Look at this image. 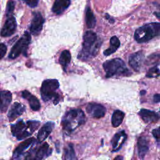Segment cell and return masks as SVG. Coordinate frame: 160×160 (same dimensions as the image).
<instances>
[{
    "label": "cell",
    "instance_id": "6da1fadb",
    "mask_svg": "<svg viewBox=\"0 0 160 160\" xmlns=\"http://www.w3.org/2000/svg\"><path fill=\"white\" fill-rule=\"evenodd\" d=\"M97 34L92 31H87L83 37L82 49L79 52L78 58L87 60L96 55L101 46Z\"/></svg>",
    "mask_w": 160,
    "mask_h": 160
},
{
    "label": "cell",
    "instance_id": "7a4b0ae2",
    "mask_svg": "<svg viewBox=\"0 0 160 160\" xmlns=\"http://www.w3.org/2000/svg\"><path fill=\"white\" fill-rule=\"evenodd\" d=\"M85 122V115L79 109H72L67 111L61 121L64 130L71 132Z\"/></svg>",
    "mask_w": 160,
    "mask_h": 160
},
{
    "label": "cell",
    "instance_id": "3957f363",
    "mask_svg": "<svg viewBox=\"0 0 160 160\" xmlns=\"http://www.w3.org/2000/svg\"><path fill=\"white\" fill-rule=\"evenodd\" d=\"M40 122L38 121H28L25 123L22 119L11 125V132L18 140H22L31 136L39 127Z\"/></svg>",
    "mask_w": 160,
    "mask_h": 160
},
{
    "label": "cell",
    "instance_id": "277c9868",
    "mask_svg": "<svg viewBox=\"0 0 160 160\" xmlns=\"http://www.w3.org/2000/svg\"><path fill=\"white\" fill-rule=\"evenodd\" d=\"M106 77L110 78L116 76H128L131 72L127 68L124 62L120 58H115L104 62L102 64Z\"/></svg>",
    "mask_w": 160,
    "mask_h": 160
},
{
    "label": "cell",
    "instance_id": "5b68a950",
    "mask_svg": "<svg viewBox=\"0 0 160 160\" xmlns=\"http://www.w3.org/2000/svg\"><path fill=\"white\" fill-rule=\"evenodd\" d=\"M159 22H151L137 29L134 32V39L139 43L146 42L159 36Z\"/></svg>",
    "mask_w": 160,
    "mask_h": 160
},
{
    "label": "cell",
    "instance_id": "8992f818",
    "mask_svg": "<svg viewBox=\"0 0 160 160\" xmlns=\"http://www.w3.org/2000/svg\"><path fill=\"white\" fill-rule=\"evenodd\" d=\"M59 83L57 79H51L44 81L41 88V94L44 102L52 101L54 104H57L59 101V96L56 92L59 88Z\"/></svg>",
    "mask_w": 160,
    "mask_h": 160
},
{
    "label": "cell",
    "instance_id": "52a82bcc",
    "mask_svg": "<svg viewBox=\"0 0 160 160\" xmlns=\"http://www.w3.org/2000/svg\"><path fill=\"white\" fill-rule=\"evenodd\" d=\"M31 40V38L30 34L27 31L24 32L23 36L13 46L9 54V58L10 59H15L22 52H26Z\"/></svg>",
    "mask_w": 160,
    "mask_h": 160
},
{
    "label": "cell",
    "instance_id": "ba28073f",
    "mask_svg": "<svg viewBox=\"0 0 160 160\" xmlns=\"http://www.w3.org/2000/svg\"><path fill=\"white\" fill-rule=\"evenodd\" d=\"M49 151V144L44 142L41 146L31 150L26 156L24 160H42Z\"/></svg>",
    "mask_w": 160,
    "mask_h": 160
},
{
    "label": "cell",
    "instance_id": "9c48e42d",
    "mask_svg": "<svg viewBox=\"0 0 160 160\" xmlns=\"http://www.w3.org/2000/svg\"><path fill=\"white\" fill-rule=\"evenodd\" d=\"M86 111L90 116L96 119L102 118L106 112L104 106L96 102L89 103L86 108Z\"/></svg>",
    "mask_w": 160,
    "mask_h": 160
},
{
    "label": "cell",
    "instance_id": "30bf717a",
    "mask_svg": "<svg viewBox=\"0 0 160 160\" xmlns=\"http://www.w3.org/2000/svg\"><path fill=\"white\" fill-rule=\"evenodd\" d=\"M44 19L39 12H33V18L31 21L29 30L32 34H38L42 29Z\"/></svg>",
    "mask_w": 160,
    "mask_h": 160
},
{
    "label": "cell",
    "instance_id": "8fae6325",
    "mask_svg": "<svg viewBox=\"0 0 160 160\" xmlns=\"http://www.w3.org/2000/svg\"><path fill=\"white\" fill-rule=\"evenodd\" d=\"M16 21L14 16L9 17L6 21L1 31V35L2 37H9L12 35L16 29Z\"/></svg>",
    "mask_w": 160,
    "mask_h": 160
},
{
    "label": "cell",
    "instance_id": "7c38bea8",
    "mask_svg": "<svg viewBox=\"0 0 160 160\" xmlns=\"http://www.w3.org/2000/svg\"><path fill=\"white\" fill-rule=\"evenodd\" d=\"M144 59L143 51H138L131 54L129 58V64L132 69L139 71L142 65Z\"/></svg>",
    "mask_w": 160,
    "mask_h": 160
},
{
    "label": "cell",
    "instance_id": "4fadbf2b",
    "mask_svg": "<svg viewBox=\"0 0 160 160\" xmlns=\"http://www.w3.org/2000/svg\"><path fill=\"white\" fill-rule=\"evenodd\" d=\"M127 139V134L125 131L122 130L119 131L116 134H114L112 140H111V144L112 147V152L118 151Z\"/></svg>",
    "mask_w": 160,
    "mask_h": 160
},
{
    "label": "cell",
    "instance_id": "5bb4252c",
    "mask_svg": "<svg viewBox=\"0 0 160 160\" xmlns=\"http://www.w3.org/2000/svg\"><path fill=\"white\" fill-rule=\"evenodd\" d=\"M138 114L146 123H156L159 119V114L156 112L146 109H141Z\"/></svg>",
    "mask_w": 160,
    "mask_h": 160
},
{
    "label": "cell",
    "instance_id": "9a60e30c",
    "mask_svg": "<svg viewBox=\"0 0 160 160\" xmlns=\"http://www.w3.org/2000/svg\"><path fill=\"white\" fill-rule=\"evenodd\" d=\"M25 106L18 102H14L8 113V117L9 121H13L18 116H21L25 111Z\"/></svg>",
    "mask_w": 160,
    "mask_h": 160
},
{
    "label": "cell",
    "instance_id": "2e32d148",
    "mask_svg": "<svg viewBox=\"0 0 160 160\" xmlns=\"http://www.w3.org/2000/svg\"><path fill=\"white\" fill-rule=\"evenodd\" d=\"M54 123L53 122H47L45 123L39 130L38 133V140L39 142H43L52 132L54 127Z\"/></svg>",
    "mask_w": 160,
    "mask_h": 160
},
{
    "label": "cell",
    "instance_id": "e0dca14e",
    "mask_svg": "<svg viewBox=\"0 0 160 160\" xmlns=\"http://www.w3.org/2000/svg\"><path fill=\"white\" fill-rule=\"evenodd\" d=\"M137 146L139 158L141 159H143L149 148V141L147 138L144 136L139 137L138 140Z\"/></svg>",
    "mask_w": 160,
    "mask_h": 160
},
{
    "label": "cell",
    "instance_id": "ac0fdd59",
    "mask_svg": "<svg viewBox=\"0 0 160 160\" xmlns=\"http://www.w3.org/2000/svg\"><path fill=\"white\" fill-rule=\"evenodd\" d=\"M12 100V94L9 91H0V111L4 112Z\"/></svg>",
    "mask_w": 160,
    "mask_h": 160
},
{
    "label": "cell",
    "instance_id": "d6986e66",
    "mask_svg": "<svg viewBox=\"0 0 160 160\" xmlns=\"http://www.w3.org/2000/svg\"><path fill=\"white\" fill-rule=\"evenodd\" d=\"M22 97L24 99H26L29 104L31 108L33 111H38L41 108V104L38 99L31 94L28 91L24 90L22 92Z\"/></svg>",
    "mask_w": 160,
    "mask_h": 160
},
{
    "label": "cell",
    "instance_id": "ffe728a7",
    "mask_svg": "<svg viewBox=\"0 0 160 160\" xmlns=\"http://www.w3.org/2000/svg\"><path fill=\"white\" fill-rule=\"evenodd\" d=\"M34 141H35V139L34 138H30L24 140L21 143H20L19 146L14 151L13 158H18L20 156H21L24 153L25 150L27 149L31 144H33Z\"/></svg>",
    "mask_w": 160,
    "mask_h": 160
},
{
    "label": "cell",
    "instance_id": "44dd1931",
    "mask_svg": "<svg viewBox=\"0 0 160 160\" xmlns=\"http://www.w3.org/2000/svg\"><path fill=\"white\" fill-rule=\"evenodd\" d=\"M70 3L71 0H55L52 11L56 14H60L69 7Z\"/></svg>",
    "mask_w": 160,
    "mask_h": 160
},
{
    "label": "cell",
    "instance_id": "7402d4cb",
    "mask_svg": "<svg viewBox=\"0 0 160 160\" xmlns=\"http://www.w3.org/2000/svg\"><path fill=\"white\" fill-rule=\"evenodd\" d=\"M125 114L120 110H115L112 115L111 123L113 127H118L122 122Z\"/></svg>",
    "mask_w": 160,
    "mask_h": 160
},
{
    "label": "cell",
    "instance_id": "603a6c76",
    "mask_svg": "<svg viewBox=\"0 0 160 160\" xmlns=\"http://www.w3.org/2000/svg\"><path fill=\"white\" fill-rule=\"evenodd\" d=\"M110 45L111 46L109 48L104 51V54L105 56H109L112 54L118 49V48L120 46V41L119 39L115 36H112L110 39Z\"/></svg>",
    "mask_w": 160,
    "mask_h": 160
},
{
    "label": "cell",
    "instance_id": "cb8c5ba5",
    "mask_svg": "<svg viewBox=\"0 0 160 160\" xmlns=\"http://www.w3.org/2000/svg\"><path fill=\"white\" fill-rule=\"evenodd\" d=\"M96 18L89 7L86 11V24L88 28H93L96 25Z\"/></svg>",
    "mask_w": 160,
    "mask_h": 160
},
{
    "label": "cell",
    "instance_id": "d4e9b609",
    "mask_svg": "<svg viewBox=\"0 0 160 160\" xmlns=\"http://www.w3.org/2000/svg\"><path fill=\"white\" fill-rule=\"evenodd\" d=\"M71 59V56L68 50H64L61 52L60 57H59V61L60 64L62 66V68H64V70H66V68L70 63Z\"/></svg>",
    "mask_w": 160,
    "mask_h": 160
},
{
    "label": "cell",
    "instance_id": "484cf974",
    "mask_svg": "<svg viewBox=\"0 0 160 160\" xmlns=\"http://www.w3.org/2000/svg\"><path fill=\"white\" fill-rule=\"evenodd\" d=\"M64 159L65 160H77L75 151L72 144H69L64 149Z\"/></svg>",
    "mask_w": 160,
    "mask_h": 160
},
{
    "label": "cell",
    "instance_id": "4316f807",
    "mask_svg": "<svg viewBox=\"0 0 160 160\" xmlns=\"http://www.w3.org/2000/svg\"><path fill=\"white\" fill-rule=\"evenodd\" d=\"M159 76V64H158L157 66L153 67L150 69L147 74V76L149 78L152 77H158Z\"/></svg>",
    "mask_w": 160,
    "mask_h": 160
},
{
    "label": "cell",
    "instance_id": "83f0119b",
    "mask_svg": "<svg viewBox=\"0 0 160 160\" xmlns=\"http://www.w3.org/2000/svg\"><path fill=\"white\" fill-rule=\"evenodd\" d=\"M14 2L13 1H9L7 4V8H6V14L7 16H9L13 12L14 9Z\"/></svg>",
    "mask_w": 160,
    "mask_h": 160
},
{
    "label": "cell",
    "instance_id": "f1b7e54d",
    "mask_svg": "<svg viewBox=\"0 0 160 160\" xmlns=\"http://www.w3.org/2000/svg\"><path fill=\"white\" fill-rule=\"evenodd\" d=\"M152 134L153 135V137L155 138L158 144H159V141H160V131H159V128H158L156 129H154L152 131Z\"/></svg>",
    "mask_w": 160,
    "mask_h": 160
},
{
    "label": "cell",
    "instance_id": "f546056e",
    "mask_svg": "<svg viewBox=\"0 0 160 160\" xmlns=\"http://www.w3.org/2000/svg\"><path fill=\"white\" fill-rule=\"evenodd\" d=\"M7 51V48L5 44L0 43V59H2L6 54Z\"/></svg>",
    "mask_w": 160,
    "mask_h": 160
},
{
    "label": "cell",
    "instance_id": "4dcf8cb0",
    "mask_svg": "<svg viewBox=\"0 0 160 160\" xmlns=\"http://www.w3.org/2000/svg\"><path fill=\"white\" fill-rule=\"evenodd\" d=\"M30 7L34 8L38 5V0H23Z\"/></svg>",
    "mask_w": 160,
    "mask_h": 160
},
{
    "label": "cell",
    "instance_id": "1f68e13d",
    "mask_svg": "<svg viewBox=\"0 0 160 160\" xmlns=\"http://www.w3.org/2000/svg\"><path fill=\"white\" fill-rule=\"evenodd\" d=\"M153 100H154V102H156V103L159 102V101H160V96H159V94H156L154 96Z\"/></svg>",
    "mask_w": 160,
    "mask_h": 160
},
{
    "label": "cell",
    "instance_id": "d6a6232c",
    "mask_svg": "<svg viewBox=\"0 0 160 160\" xmlns=\"http://www.w3.org/2000/svg\"><path fill=\"white\" fill-rule=\"evenodd\" d=\"M113 160H124V158H123V156H122L119 155V156H116Z\"/></svg>",
    "mask_w": 160,
    "mask_h": 160
},
{
    "label": "cell",
    "instance_id": "836d02e7",
    "mask_svg": "<svg viewBox=\"0 0 160 160\" xmlns=\"http://www.w3.org/2000/svg\"><path fill=\"white\" fill-rule=\"evenodd\" d=\"M146 93V91H141V95H142V94H145Z\"/></svg>",
    "mask_w": 160,
    "mask_h": 160
}]
</instances>
